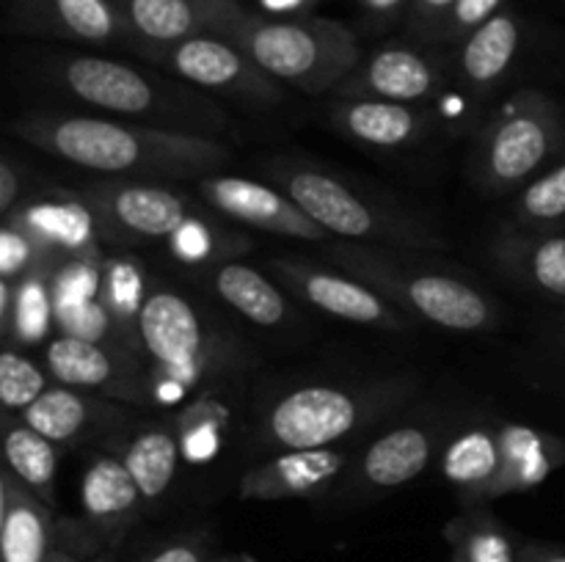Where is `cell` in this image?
<instances>
[{"instance_id":"obj_1","label":"cell","mask_w":565,"mask_h":562,"mask_svg":"<svg viewBox=\"0 0 565 562\" xmlns=\"http://www.w3.org/2000/svg\"><path fill=\"white\" fill-rule=\"evenodd\" d=\"M6 132L50 158L116 180H202L232 160V149L221 138L160 130L116 116L28 110L9 121Z\"/></svg>"},{"instance_id":"obj_2","label":"cell","mask_w":565,"mask_h":562,"mask_svg":"<svg viewBox=\"0 0 565 562\" xmlns=\"http://www.w3.org/2000/svg\"><path fill=\"white\" fill-rule=\"evenodd\" d=\"M419 389L423 375L417 372L287 383L259 395L252 435L274 452L345 444L408 411Z\"/></svg>"},{"instance_id":"obj_3","label":"cell","mask_w":565,"mask_h":562,"mask_svg":"<svg viewBox=\"0 0 565 562\" xmlns=\"http://www.w3.org/2000/svg\"><path fill=\"white\" fill-rule=\"evenodd\" d=\"M44 80L61 94L105 116L188 136L224 138L230 114L180 77L154 75L103 55H61L42 66Z\"/></svg>"},{"instance_id":"obj_4","label":"cell","mask_w":565,"mask_h":562,"mask_svg":"<svg viewBox=\"0 0 565 562\" xmlns=\"http://www.w3.org/2000/svg\"><path fill=\"white\" fill-rule=\"evenodd\" d=\"M138 342L149 361L154 402L163 406L226 383L254 364V353L235 331L171 287L149 290L138 317Z\"/></svg>"},{"instance_id":"obj_5","label":"cell","mask_w":565,"mask_h":562,"mask_svg":"<svg viewBox=\"0 0 565 562\" xmlns=\"http://www.w3.org/2000/svg\"><path fill=\"white\" fill-rule=\"evenodd\" d=\"M207 33L230 39L259 69L307 94L334 91L359 66L351 28L323 17H263L237 0H199Z\"/></svg>"},{"instance_id":"obj_6","label":"cell","mask_w":565,"mask_h":562,"mask_svg":"<svg viewBox=\"0 0 565 562\" xmlns=\"http://www.w3.org/2000/svg\"><path fill=\"white\" fill-rule=\"evenodd\" d=\"M334 268L362 279L414 323L456 334H486L500 328V306L486 290L463 275L439 268L419 251L340 240L326 248Z\"/></svg>"},{"instance_id":"obj_7","label":"cell","mask_w":565,"mask_h":562,"mask_svg":"<svg viewBox=\"0 0 565 562\" xmlns=\"http://www.w3.org/2000/svg\"><path fill=\"white\" fill-rule=\"evenodd\" d=\"M265 176L296 198L298 207L329 237L419 253L441 251L447 246L445 235L423 215L375 193H364L342 174L312 160L276 158L265 163Z\"/></svg>"},{"instance_id":"obj_8","label":"cell","mask_w":565,"mask_h":562,"mask_svg":"<svg viewBox=\"0 0 565 562\" xmlns=\"http://www.w3.org/2000/svg\"><path fill=\"white\" fill-rule=\"evenodd\" d=\"M563 149V105L544 88H516L472 132L467 174L486 196H516Z\"/></svg>"},{"instance_id":"obj_9","label":"cell","mask_w":565,"mask_h":562,"mask_svg":"<svg viewBox=\"0 0 565 562\" xmlns=\"http://www.w3.org/2000/svg\"><path fill=\"white\" fill-rule=\"evenodd\" d=\"M461 417L463 413L445 402H423L403 413L353 455L348 472L334 485V499L362 505L406 488L436 463L452 424Z\"/></svg>"},{"instance_id":"obj_10","label":"cell","mask_w":565,"mask_h":562,"mask_svg":"<svg viewBox=\"0 0 565 562\" xmlns=\"http://www.w3.org/2000/svg\"><path fill=\"white\" fill-rule=\"evenodd\" d=\"M522 22L511 11H500L475 28L463 42H458L456 58L450 61V88L441 102H452L450 125L461 136H472L494 94L513 72L522 50Z\"/></svg>"},{"instance_id":"obj_11","label":"cell","mask_w":565,"mask_h":562,"mask_svg":"<svg viewBox=\"0 0 565 562\" xmlns=\"http://www.w3.org/2000/svg\"><path fill=\"white\" fill-rule=\"evenodd\" d=\"M149 61L199 91L218 94L248 108H276L287 97L285 83L259 69L241 47L215 33H199L188 42L152 53Z\"/></svg>"},{"instance_id":"obj_12","label":"cell","mask_w":565,"mask_h":562,"mask_svg":"<svg viewBox=\"0 0 565 562\" xmlns=\"http://www.w3.org/2000/svg\"><path fill=\"white\" fill-rule=\"evenodd\" d=\"M81 198L92 209L103 240H169L193 215L182 193L149 180H108L83 185Z\"/></svg>"},{"instance_id":"obj_13","label":"cell","mask_w":565,"mask_h":562,"mask_svg":"<svg viewBox=\"0 0 565 562\" xmlns=\"http://www.w3.org/2000/svg\"><path fill=\"white\" fill-rule=\"evenodd\" d=\"M268 268L276 281H281V287L329 317L364 325V328L390 331V334H406L417 325L379 290L334 264L326 268L301 257H276L270 259Z\"/></svg>"},{"instance_id":"obj_14","label":"cell","mask_w":565,"mask_h":562,"mask_svg":"<svg viewBox=\"0 0 565 562\" xmlns=\"http://www.w3.org/2000/svg\"><path fill=\"white\" fill-rule=\"evenodd\" d=\"M44 367L55 383L110 397L127 406H152L149 361L141 350L105 342L55 336L44 345Z\"/></svg>"},{"instance_id":"obj_15","label":"cell","mask_w":565,"mask_h":562,"mask_svg":"<svg viewBox=\"0 0 565 562\" xmlns=\"http://www.w3.org/2000/svg\"><path fill=\"white\" fill-rule=\"evenodd\" d=\"M450 88V61L417 44H384L334 88V97H373L439 105Z\"/></svg>"},{"instance_id":"obj_16","label":"cell","mask_w":565,"mask_h":562,"mask_svg":"<svg viewBox=\"0 0 565 562\" xmlns=\"http://www.w3.org/2000/svg\"><path fill=\"white\" fill-rule=\"evenodd\" d=\"M31 428L47 435L61 450H77L88 444H108L125 435L138 422L127 402L92 391L53 383L31 408L20 413Z\"/></svg>"},{"instance_id":"obj_17","label":"cell","mask_w":565,"mask_h":562,"mask_svg":"<svg viewBox=\"0 0 565 562\" xmlns=\"http://www.w3.org/2000/svg\"><path fill=\"white\" fill-rule=\"evenodd\" d=\"M199 198L215 213L241 220L265 235L307 242L329 240V235L298 207L296 198H290L276 185L218 171L199 180Z\"/></svg>"},{"instance_id":"obj_18","label":"cell","mask_w":565,"mask_h":562,"mask_svg":"<svg viewBox=\"0 0 565 562\" xmlns=\"http://www.w3.org/2000/svg\"><path fill=\"white\" fill-rule=\"evenodd\" d=\"M326 119L331 130L345 136L348 141L386 152L417 147L445 127V114L436 105H408L373 97H334Z\"/></svg>"},{"instance_id":"obj_19","label":"cell","mask_w":565,"mask_h":562,"mask_svg":"<svg viewBox=\"0 0 565 562\" xmlns=\"http://www.w3.org/2000/svg\"><path fill=\"white\" fill-rule=\"evenodd\" d=\"M351 444L318 450H285L248 468L237 483V496L246 501L315 499L334 490L353 461Z\"/></svg>"},{"instance_id":"obj_20","label":"cell","mask_w":565,"mask_h":562,"mask_svg":"<svg viewBox=\"0 0 565 562\" xmlns=\"http://www.w3.org/2000/svg\"><path fill=\"white\" fill-rule=\"evenodd\" d=\"M436 466L463 507L489 505V490L500 468V419L463 413L452 424Z\"/></svg>"},{"instance_id":"obj_21","label":"cell","mask_w":565,"mask_h":562,"mask_svg":"<svg viewBox=\"0 0 565 562\" xmlns=\"http://www.w3.org/2000/svg\"><path fill=\"white\" fill-rule=\"evenodd\" d=\"M147 499L114 450L92 452L81 474L83 521L108 543L125 538L141 518Z\"/></svg>"},{"instance_id":"obj_22","label":"cell","mask_w":565,"mask_h":562,"mask_svg":"<svg viewBox=\"0 0 565 562\" xmlns=\"http://www.w3.org/2000/svg\"><path fill=\"white\" fill-rule=\"evenodd\" d=\"M489 257L516 284L565 306V231L524 229L508 220L489 242Z\"/></svg>"},{"instance_id":"obj_23","label":"cell","mask_w":565,"mask_h":562,"mask_svg":"<svg viewBox=\"0 0 565 562\" xmlns=\"http://www.w3.org/2000/svg\"><path fill=\"white\" fill-rule=\"evenodd\" d=\"M11 25L22 33L86 44L127 39L125 20L114 0H14Z\"/></svg>"},{"instance_id":"obj_24","label":"cell","mask_w":565,"mask_h":562,"mask_svg":"<svg viewBox=\"0 0 565 562\" xmlns=\"http://www.w3.org/2000/svg\"><path fill=\"white\" fill-rule=\"evenodd\" d=\"M25 226L44 248L55 257V262L70 257L103 259L99 248V229L92 209L83 202L81 193H53L44 198H25L9 218Z\"/></svg>"},{"instance_id":"obj_25","label":"cell","mask_w":565,"mask_h":562,"mask_svg":"<svg viewBox=\"0 0 565 562\" xmlns=\"http://www.w3.org/2000/svg\"><path fill=\"white\" fill-rule=\"evenodd\" d=\"M565 466V439L535 424L500 419V468L489 490L491 501L527 494Z\"/></svg>"},{"instance_id":"obj_26","label":"cell","mask_w":565,"mask_h":562,"mask_svg":"<svg viewBox=\"0 0 565 562\" xmlns=\"http://www.w3.org/2000/svg\"><path fill=\"white\" fill-rule=\"evenodd\" d=\"M53 507L11 472L0 474V549L3 562H50L55 545Z\"/></svg>"},{"instance_id":"obj_27","label":"cell","mask_w":565,"mask_h":562,"mask_svg":"<svg viewBox=\"0 0 565 562\" xmlns=\"http://www.w3.org/2000/svg\"><path fill=\"white\" fill-rule=\"evenodd\" d=\"M114 444V452L130 468L147 505H158L169 494V488L177 479V472H180L182 461H185L182 457L177 422H169V419L136 422Z\"/></svg>"},{"instance_id":"obj_28","label":"cell","mask_w":565,"mask_h":562,"mask_svg":"<svg viewBox=\"0 0 565 562\" xmlns=\"http://www.w3.org/2000/svg\"><path fill=\"white\" fill-rule=\"evenodd\" d=\"M125 20L127 39L149 58L166 47L207 33V20L199 0H114Z\"/></svg>"},{"instance_id":"obj_29","label":"cell","mask_w":565,"mask_h":562,"mask_svg":"<svg viewBox=\"0 0 565 562\" xmlns=\"http://www.w3.org/2000/svg\"><path fill=\"white\" fill-rule=\"evenodd\" d=\"M53 268L33 270L17 281L0 279V331L6 345L36 347L47 339L55 325Z\"/></svg>"},{"instance_id":"obj_30","label":"cell","mask_w":565,"mask_h":562,"mask_svg":"<svg viewBox=\"0 0 565 562\" xmlns=\"http://www.w3.org/2000/svg\"><path fill=\"white\" fill-rule=\"evenodd\" d=\"M207 284L218 295V301L235 309L248 323L263 325V328H279L290 320V303H287L285 292L274 279H268L263 270L252 268V264L235 262V259L213 264L207 268Z\"/></svg>"},{"instance_id":"obj_31","label":"cell","mask_w":565,"mask_h":562,"mask_svg":"<svg viewBox=\"0 0 565 562\" xmlns=\"http://www.w3.org/2000/svg\"><path fill=\"white\" fill-rule=\"evenodd\" d=\"M61 446L25 422L20 413H3V463L25 488L50 507L55 505Z\"/></svg>"},{"instance_id":"obj_32","label":"cell","mask_w":565,"mask_h":562,"mask_svg":"<svg viewBox=\"0 0 565 562\" xmlns=\"http://www.w3.org/2000/svg\"><path fill=\"white\" fill-rule=\"evenodd\" d=\"M450 562H519L522 545L489 507H463L445 527Z\"/></svg>"},{"instance_id":"obj_33","label":"cell","mask_w":565,"mask_h":562,"mask_svg":"<svg viewBox=\"0 0 565 562\" xmlns=\"http://www.w3.org/2000/svg\"><path fill=\"white\" fill-rule=\"evenodd\" d=\"M230 413V406L218 397V386L199 391L196 400L182 408L174 422L188 463H207L224 450Z\"/></svg>"},{"instance_id":"obj_34","label":"cell","mask_w":565,"mask_h":562,"mask_svg":"<svg viewBox=\"0 0 565 562\" xmlns=\"http://www.w3.org/2000/svg\"><path fill=\"white\" fill-rule=\"evenodd\" d=\"M511 224L524 229H563L565 224V149L516 193Z\"/></svg>"},{"instance_id":"obj_35","label":"cell","mask_w":565,"mask_h":562,"mask_svg":"<svg viewBox=\"0 0 565 562\" xmlns=\"http://www.w3.org/2000/svg\"><path fill=\"white\" fill-rule=\"evenodd\" d=\"M152 287H147L143 268L132 257H105L103 281H99V301L105 303L116 323L138 339V317L147 303ZM141 345V342H138Z\"/></svg>"},{"instance_id":"obj_36","label":"cell","mask_w":565,"mask_h":562,"mask_svg":"<svg viewBox=\"0 0 565 562\" xmlns=\"http://www.w3.org/2000/svg\"><path fill=\"white\" fill-rule=\"evenodd\" d=\"M169 248L180 262L185 264H218L221 259H232L235 253L246 251L248 242L232 231L218 229L215 224L193 213L174 235L169 237Z\"/></svg>"},{"instance_id":"obj_37","label":"cell","mask_w":565,"mask_h":562,"mask_svg":"<svg viewBox=\"0 0 565 562\" xmlns=\"http://www.w3.org/2000/svg\"><path fill=\"white\" fill-rule=\"evenodd\" d=\"M53 383L55 380L50 378L44 364L39 367L17 345L3 347V353H0V402H3V413H22Z\"/></svg>"},{"instance_id":"obj_38","label":"cell","mask_w":565,"mask_h":562,"mask_svg":"<svg viewBox=\"0 0 565 562\" xmlns=\"http://www.w3.org/2000/svg\"><path fill=\"white\" fill-rule=\"evenodd\" d=\"M55 257L17 220L0 226V279H25L28 273L53 268Z\"/></svg>"},{"instance_id":"obj_39","label":"cell","mask_w":565,"mask_h":562,"mask_svg":"<svg viewBox=\"0 0 565 562\" xmlns=\"http://www.w3.org/2000/svg\"><path fill=\"white\" fill-rule=\"evenodd\" d=\"M500 6L502 0H458L450 20H447L445 33H441V42H463L475 28H480L483 22H489L491 17L500 14Z\"/></svg>"},{"instance_id":"obj_40","label":"cell","mask_w":565,"mask_h":562,"mask_svg":"<svg viewBox=\"0 0 565 562\" xmlns=\"http://www.w3.org/2000/svg\"><path fill=\"white\" fill-rule=\"evenodd\" d=\"M213 560V540L207 532H188L166 540L143 562H210Z\"/></svg>"},{"instance_id":"obj_41","label":"cell","mask_w":565,"mask_h":562,"mask_svg":"<svg viewBox=\"0 0 565 562\" xmlns=\"http://www.w3.org/2000/svg\"><path fill=\"white\" fill-rule=\"evenodd\" d=\"M458 0H412L408 9V22L419 39H430V42H441L447 20H450L452 9Z\"/></svg>"},{"instance_id":"obj_42","label":"cell","mask_w":565,"mask_h":562,"mask_svg":"<svg viewBox=\"0 0 565 562\" xmlns=\"http://www.w3.org/2000/svg\"><path fill=\"white\" fill-rule=\"evenodd\" d=\"M22 202H25V176H22V169L14 163V158L6 154L0 160V215L9 218Z\"/></svg>"},{"instance_id":"obj_43","label":"cell","mask_w":565,"mask_h":562,"mask_svg":"<svg viewBox=\"0 0 565 562\" xmlns=\"http://www.w3.org/2000/svg\"><path fill=\"white\" fill-rule=\"evenodd\" d=\"M519 562H565V545L524 543Z\"/></svg>"},{"instance_id":"obj_44","label":"cell","mask_w":565,"mask_h":562,"mask_svg":"<svg viewBox=\"0 0 565 562\" xmlns=\"http://www.w3.org/2000/svg\"><path fill=\"white\" fill-rule=\"evenodd\" d=\"M403 0H364V6H367L370 11H392L397 9Z\"/></svg>"},{"instance_id":"obj_45","label":"cell","mask_w":565,"mask_h":562,"mask_svg":"<svg viewBox=\"0 0 565 562\" xmlns=\"http://www.w3.org/2000/svg\"><path fill=\"white\" fill-rule=\"evenodd\" d=\"M50 562H108V560H77V556H72L70 551H53V556H50Z\"/></svg>"},{"instance_id":"obj_46","label":"cell","mask_w":565,"mask_h":562,"mask_svg":"<svg viewBox=\"0 0 565 562\" xmlns=\"http://www.w3.org/2000/svg\"><path fill=\"white\" fill-rule=\"evenodd\" d=\"M210 562H257V560L248 554H221V556H213Z\"/></svg>"},{"instance_id":"obj_47","label":"cell","mask_w":565,"mask_h":562,"mask_svg":"<svg viewBox=\"0 0 565 562\" xmlns=\"http://www.w3.org/2000/svg\"><path fill=\"white\" fill-rule=\"evenodd\" d=\"M265 6H270V9H292V6H301L303 0H263Z\"/></svg>"},{"instance_id":"obj_48","label":"cell","mask_w":565,"mask_h":562,"mask_svg":"<svg viewBox=\"0 0 565 562\" xmlns=\"http://www.w3.org/2000/svg\"><path fill=\"white\" fill-rule=\"evenodd\" d=\"M557 350H561V356L565 358V314L557 320Z\"/></svg>"}]
</instances>
